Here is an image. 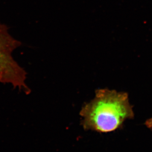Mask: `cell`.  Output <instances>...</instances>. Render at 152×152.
<instances>
[{
	"instance_id": "cell-2",
	"label": "cell",
	"mask_w": 152,
	"mask_h": 152,
	"mask_svg": "<svg viewBox=\"0 0 152 152\" xmlns=\"http://www.w3.org/2000/svg\"><path fill=\"white\" fill-rule=\"evenodd\" d=\"M20 45V42L9 34L7 27L0 24V83L29 92L25 83L26 72L12 56L13 50Z\"/></svg>"
},
{
	"instance_id": "cell-1",
	"label": "cell",
	"mask_w": 152,
	"mask_h": 152,
	"mask_svg": "<svg viewBox=\"0 0 152 152\" xmlns=\"http://www.w3.org/2000/svg\"><path fill=\"white\" fill-rule=\"evenodd\" d=\"M85 130L109 132L119 129L134 117L127 93L104 88L95 91V97L80 110Z\"/></svg>"
},
{
	"instance_id": "cell-3",
	"label": "cell",
	"mask_w": 152,
	"mask_h": 152,
	"mask_svg": "<svg viewBox=\"0 0 152 152\" xmlns=\"http://www.w3.org/2000/svg\"><path fill=\"white\" fill-rule=\"evenodd\" d=\"M145 124L146 125L147 127H148L149 129L152 130V118L147 120Z\"/></svg>"
}]
</instances>
